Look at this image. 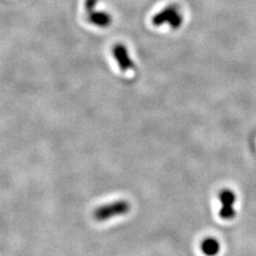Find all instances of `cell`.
I'll return each mask as SVG.
<instances>
[{
	"label": "cell",
	"instance_id": "obj_1",
	"mask_svg": "<svg viewBox=\"0 0 256 256\" xmlns=\"http://www.w3.org/2000/svg\"><path fill=\"white\" fill-rule=\"evenodd\" d=\"M130 210V204L121 200V201H116L98 207L94 212V218L98 221H106L118 216H124Z\"/></svg>",
	"mask_w": 256,
	"mask_h": 256
},
{
	"label": "cell",
	"instance_id": "obj_2",
	"mask_svg": "<svg viewBox=\"0 0 256 256\" xmlns=\"http://www.w3.org/2000/svg\"><path fill=\"white\" fill-rule=\"evenodd\" d=\"M182 15L176 6H166L164 10L160 11L153 18V24L155 26H160L162 24L168 22L171 28L176 29L182 25Z\"/></svg>",
	"mask_w": 256,
	"mask_h": 256
},
{
	"label": "cell",
	"instance_id": "obj_3",
	"mask_svg": "<svg viewBox=\"0 0 256 256\" xmlns=\"http://www.w3.org/2000/svg\"><path fill=\"white\" fill-rule=\"evenodd\" d=\"M219 200L221 202V210L219 212L220 218L223 220L234 219L236 216V212L234 210L236 196L234 192L228 189H224L219 194Z\"/></svg>",
	"mask_w": 256,
	"mask_h": 256
},
{
	"label": "cell",
	"instance_id": "obj_4",
	"mask_svg": "<svg viewBox=\"0 0 256 256\" xmlns=\"http://www.w3.org/2000/svg\"><path fill=\"white\" fill-rule=\"evenodd\" d=\"M114 58L116 59L118 66H121L122 70H130V68H132L134 64L130 58V54H128L127 52V50L126 48L118 44L116 46H114Z\"/></svg>",
	"mask_w": 256,
	"mask_h": 256
},
{
	"label": "cell",
	"instance_id": "obj_5",
	"mask_svg": "<svg viewBox=\"0 0 256 256\" xmlns=\"http://www.w3.org/2000/svg\"><path fill=\"white\" fill-rule=\"evenodd\" d=\"M201 251L206 256H216L220 252V244L216 238H205L201 244Z\"/></svg>",
	"mask_w": 256,
	"mask_h": 256
},
{
	"label": "cell",
	"instance_id": "obj_6",
	"mask_svg": "<svg viewBox=\"0 0 256 256\" xmlns=\"http://www.w3.org/2000/svg\"><path fill=\"white\" fill-rule=\"evenodd\" d=\"M89 20L93 25L98 27H107L112 22L110 15L105 12H92L89 15Z\"/></svg>",
	"mask_w": 256,
	"mask_h": 256
},
{
	"label": "cell",
	"instance_id": "obj_7",
	"mask_svg": "<svg viewBox=\"0 0 256 256\" xmlns=\"http://www.w3.org/2000/svg\"><path fill=\"white\" fill-rule=\"evenodd\" d=\"M98 4V0H86L84 6L88 11H92L93 8Z\"/></svg>",
	"mask_w": 256,
	"mask_h": 256
}]
</instances>
